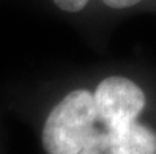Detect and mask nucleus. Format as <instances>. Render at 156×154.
Listing matches in <instances>:
<instances>
[{"mask_svg":"<svg viewBox=\"0 0 156 154\" xmlns=\"http://www.w3.org/2000/svg\"><path fill=\"white\" fill-rule=\"evenodd\" d=\"M104 154H115V152H114V149H112V140H111V146H109V148L106 149V152H104Z\"/></svg>","mask_w":156,"mask_h":154,"instance_id":"obj_7","label":"nucleus"},{"mask_svg":"<svg viewBox=\"0 0 156 154\" xmlns=\"http://www.w3.org/2000/svg\"><path fill=\"white\" fill-rule=\"evenodd\" d=\"M93 98L98 120L107 131H120L137 121L147 102L144 90L123 76L103 79L96 87Z\"/></svg>","mask_w":156,"mask_h":154,"instance_id":"obj_2","label":"nucleus"},{"mask_svg":"<svg viewBox=\"0 0 156 154\" xmlns=\"http://www.w3.org/2000/svg\"><path fill=\"white\" fill-rule=\"evenodd\" d=\"M109 146H111V134H109V131L103 129V131H98L95 137L77 154H104Z\"/></svg>","mask_w":156,"mask_h":154,"instance_id":"obj_4","label":"nucleus"},{"mask_svg":"<svg viewBox=\"0 0 156 154\" xmlns=\"http://www.w3.org/2000/svg\"><path fill=\"white\" fill-rule=\"evenodd\" d=\"M109 134L115 154H156V132L139 121Z\"/></svg>","mask_w":156,"mask_h":154,"instance_id":"obj_3","label":"nucleus"},{"mask_svg":"<svg viewBox=\"0 0 156 154\" xmlns=\"http://www.w3.org/2000/svg\"><path fill=\"white\" fill-rule=\"evenodd\" d=\"M142 0H103V3L107 5L109 8L114 10H123V8H131L134 5H137Z\"/></svg>","mask_w":156,"mask_h":154,"instance_id":"obj_6","label":"nucleus"},{"mask_svg":"<svg viewBox=\"0 0 156 154\" xmlns=\"http://www.w3.org/2000/svg\"><path fill=\"white\" fill-rule=\"evenodd\" d=\"M98 112L93 93L85 88L69 91L49 112L41 142L46 154H77L96 135Z\"/></svg>","mask_w":156,"mask_h":154,"instance_id":"obj_1","label":"nucleus"},{"mask_svg":"<svg viewBox=\"0 0 156 154\" xmlns=\"http://www.w3.org/2000/svg\"><path fill=\"white\" fill-rule=\"evenodd\" d=\"M60 10L68 11V13H77L80 10H84L87 6L88 0H52Z\"/></svg>","mask_w":156,"mask_h":154,"instance_id":"obj_5","label":"nucleus"}]
</instances>
